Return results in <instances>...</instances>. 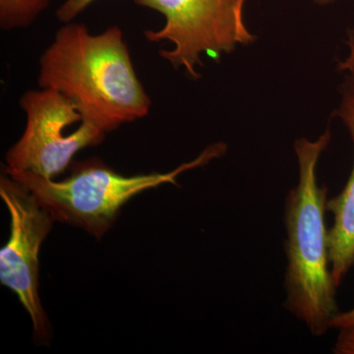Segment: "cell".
<instances>
[{
  "label": "cell",
  "mask_w": 354,
  "mask_h": 354,
  "mask_svg": "<svg viewBox=\"0 0 354 354\" xmlns=\"http://www.w3.org/2000/svg\"><path fill=\"white\" fill-rule=\"evenodd\" d=\"M351 327H354V308L346 312H339L330 323V329L342 330Z\"/></svg>",
  "instance_id": "obj_11"
},
{
  "label": "cell",
  "mask_w": 354,
  "mask_h": 354,
  "mask_svg": "<svg viewBox=\"0 0 354 354\" xmlns=\"http://www.w3.org/2000/svg\"><path fill=\"white\" fill-rule=\"evenodd\" d=\"M346 44L349 48V55L344 62L339 64V69L348 72L349 81L354 84V31L349 32Z\"/></svg>",
  "instance_id": "obj_12"
},
{
  "label": "cell",
  "mask_w": 354,
  "mask_h": 354,
  "mask_svg": "<svg viewBox=\"0 0 354 354\" xmlns=\"http://www.w3.org/2000/svg\"><path fill=\"white\" fill-rule=\"evenodd\" d=\"M333 1L334 0H314V2H316L317 4H320V6H326V4H329Z\"/></svg>",
  "instance_id": "obj_13"
},
{
  "label": "cell",
  "mask_w": 354,
  "mask_h": 354,
  "mask_svg": "<svg viewBox=\"0 0 354 354\" xmlns=\"http://www.w3.org/2000/svg\"><path fill=\"white\" fill-rule=\"evenodd\" d=\"M95 0H65L64 3L58 7L57 10V18L60 22H72L79 14L83 12L88 6Z\"/></svg>",
  "instance_id": "obj_9"
},
{
  "label": "cell",
  "mask_w": 354,
  "mask_h": 354,
  "mask_svg": "<svg viewBox=\"0 0 354 354\" xmlns=\"http://www.w3.org/2000/svg\"><path fill=\"white\" fill-rule=\"evenodd\" d=\"M0 196L10 214V236L0 250V283L12 290L29 314L35 339L50 341V324L39 293V254L55 223L24 184L3 171Z\"/></svg>",
  "instance_id": "obj_6"
},
{
  "label": "cell",
  "mask_w": 354,
  "mask_h": 354,
  "mask_svg": "<svg viewBox=\"0 0 354 354\" xmlns=\"http://www.w3.org/2000/svg\"><path fill=\"white\" fill-rule=\"evenodd\" d=\"M330 137L327 129L315 141L295 142L299 181L288 192L285 206V307L315 337L325 335L339 313L325 225L328 188L319 185L316 176L317 164Z\"/></svg>",
  "instance_id": "obj_2"
},
{
  "label": "cell",
  "mask_w": 354,
  "mask_h": 354,
  "mask_svg": "<svg viewBox=\"0 0 354 354\" xmlns=\"http://www.w3.org/2000/svg\"><path fill=\"white\" fill-rule=\"evenodd\" d=\"M335 354H354V327L339 330V335L335 342Z\"/></svg>",
  "instance_id": "obj_10"
},
{
  "label": "cell",
  "mask_w": 354,
  "mask_h": 354,
  "mask_svg": "<svg viewBox=\"0 0 354 354\" xmlns=\"http://www.w3.org/2000/svg\"><path fill=\"white\" fill-rule=\"evenodd\" d=\"M38 83L68 97L84 120L106 133L150 113V97L118 26L94 35L86 25L66 23L39 58Z\"/></svg>",
  "instance_id": "obj_1"
},
{
  "label": "cell",
  "mask_w": 354,
  "mask_h": 354,
  "mask_svg": "<svg viewBox=\"0 0 354 354\" xmlns=\"http://www.w3.org/2000/svg\"><path fill=\"white\" fill-rule=\"evenodd\" d=\"M135 4L157 11L165 18L158 31L144 32L151 43L169 41L171 50L160 57L176 69L184 68L193 78H200L197 66L204 65L202 53L220 57L234 51L239 44L256 39L244 22L246 0H134Z\"/></svg>",
  "instance_id": "obj_5"
},
{
  "label": "cell",
  "mask_w": 354,
  "mask_h": 354,
  "mask_svg": "<svg viewBox=\"0 0 354 354\" xmlns=\"http://www.w3.org/2000/svg\"><path fill=\"white\" fill-rule=\"evenodd\" d=\"M337 115L348 128L354 145V84L344 88ZM327 212L334 216L328 230L330 274L337 288L354 267V165L348 183L337 196L327 200Z\"/></svg>",
  "instance_id": "obj_7"
},
{
  "label": "cell",
  "mask_w": 354,
  "mask_h": 354,
  "mask_svg": "<svg viewBox=\"0 0 354 354\" xmlns=\"http://www.w3.org/2000/svg\"><path fill=\"white\" fill-rule=\"evenodd\" d=\"M19 106L26 114V127L7 151L4 169L9 171L55 179L77 153L99 145L106 137V132L84 120L73 102L53 88L26 91Z\"/></svg>",
  "instance_id": "obj_4"
},
{
  "label": "cell",
  "mask_w": 354,
  "mask_h": 354,
  "mask_svg": "<svg viewBox=\"0 0 354 354\" xmlns=\"http://www.w3.org/2000/svg\"><path fill=\"white\" fill-rule=\"evenodd\" d=\"M50 0H0V28L4 31L30 27Z\"/></svg>",
  "instance_id": "obj_8"
},
{
  "label": "cell",
  "mask_w": 354,
  "mask_h": 354,
  "mask_svg": "<svg viewBox=\"0 0 354 354\" xmlns=\"http://www.w3.org/2000/svg\"><path fill=\"white\" fill-rule=\"evenodd\" d=\"M227 149L225 143L212 144L195 160L174 171L132 176L118 174L99 158L73 164L70 176L60 181L31 172L6 169L3 171L24 184L55 221L81 228L101 239L113 227L122 207L133 197L162 184L178 186L177 176L221 157Z\"/></svg>",
  "instance_id": "obj_3"
}]
</instances>
